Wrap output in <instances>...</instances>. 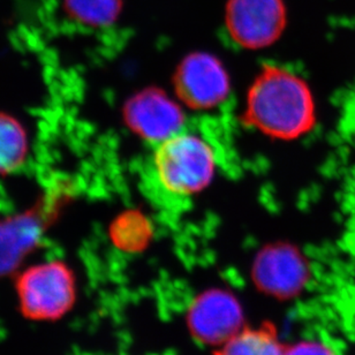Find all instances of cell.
<instances>
[{
  "instance_id": "9c48e42d",
  "label": "cell",
  "mask_w": 355,
  "mask_h": 355,
  "mask_svg": "<svg viewBox=\"0 0 355 355\" xmlns=\"http://www.w3.org/2000/svg\"><path fill=\"white\" fill-rule=\"evenodd\" d=\"M255 277L264 290L277 295H290L304 284L306 266L294 250L275 247L261 254Z\"/></svg>"
},
{
  "instance_id": "ba28073f",
  "label": "cell",
  "mask_w": 355,
  "mask_h": 355,
  "mask_svg": "<svg viewBox=\"0 0 355 355\" xmlns=\"http://www.w3.org/2000/svg\"><path fill=\"white\" fill-rule=\"evenodd\" d=\"M241 320V309L234 297L220 291L198 297L189 311L191 330L209 344H225L239 332Z\"/></svg>"
},
{
  "instance_id": "8fae6325",
  "label": "cell",
  "mask_w": 355,
  "mask_h": 355,
  "mask_svg": "<svg viewBox=\"0 0 355 355\" xmlns=\"http://www.w3.org/2000/svg\"><path fill=\"white\" fill-rule=\"evenodd\" d=\"M65 10L83 27L102 29L114 24L121 12V0H65Z\"/></svg>"
},
{
  "instance_id": "8992f818",
  "label": "cell",
  "mask_w": 355,
  "mask_h": 355,
  "mask_svg": "<svg viewBox=\"0 0 355 355\" xmlns=\"http://www.w3.org/2000/svg\"><path fill=\"white\" fill-rule=\"evenodd\" d=\"M178 95L195 109H210L229 92L225 69L214 57L195 55L181 62L175 76Z\"/></svg>"
},
{
  "instance_id": "30bf717a",
  "label": "cell",
  "mask_w": 355,
  "mask_h": 355,
  "mask_svg": "<svg viewBox=\"0 0 355 355\" xmlns=\"http://www.w3.org/2000/svg\"><path fill=\"white\" fill-rule=\"evenodd\" d=\"M31 154V139L17 116L0 111V177L20 172Z\"/></svg>"
},
{
  "instance_id": "7a4b0ae2",
  "label": "cell",
  "mask_w": 355,
  "mask_h": 355,
  "mask_svg": "<svg viewBox=\"0 0 355 355\" xmlns=\"http://www.w3.org/2000/svg\"><path fill=\"white\" fill-rule=\"evenodd\" d=\"M247 116L257 130L277 139H295L316 121L314 98L307 85L280 67L264 69L247 98Z\"/></svg>"
},
{
  "instance_id": "6da1fadb",
  "label": "cell",
  "mask_w": 355,
  "mask_h": 355,
  "mask_svg": "<svg viewBox=\"0 0 355 355\" xmlns=\"http://www.w3.org/2000/svg\"><path fill=\"white\" fill-rule=\"evenodd\" d=\"M217 150L202 134L186 128L155 144L147 184L158 205L181 207L205 189L215 175Z\"/></svg>"
},
{
  "instance_id": "3957f363",
  "label": "cell",
  "mask_w": 355,
  "mask_h": 355,
  "mask_svg": "<svg viewBox=\"0 0 355 355\" xmlns=\"http://www.w3.org/2000/svg\"><path fill=\"white\" fill-rule=\"evenodd\" d=\"M21 316L34 323H55L72 313L78 301V276L60 259L24 266L13 277Z\"/></svg>"
},
{
  "instance_id": "277c9868",
  "label": "cell",
  "mask_w": 355,
  "mask_h": 355,
  "mask_svg": "<svg viewBox=\"0 0 355 355\" xmlns=\"http://www.w3.org/2000/svg\"><path fill=\"white\" fill-rule=\"evenodd\" d=\"M50 201L0 218V279L13 278L41 246L58 210Z\"/></svg>"
},
{
  "instance_id": "5b68a950",
  "label": "cell",
  "mask_w": 355,
  "mask_h": 355,
  "mask_svg": "<svg viewBox=\"0 0 355 355\" xmlns=\"http://www.w3.org/2000/svg\"><path fill=\"white\" fill-rule=\"evenodd\" d=\"M286 22L282 0H230L225 24L243 48H266L279 37Z\"/></svg>"
},
{
  "instance_id": "7c38bea8",
  "label": "cell",
  "mask_w": 355,
  "mask_h": 355,
  "mask_svg": "<svg viewBox=\"0 0 355 355\" xmlns=\"http://www.w3.org/2000/svg\"><path fill=\"white\" fill-rule=\"evenodd\" d=\"M276 336L268 330L238 332L227 340L220 355H285Z\"/></svg>"
},
{
  "instance_id": "52a82bcc",
  "label": "cell",
  "mask_w": 355,
  "mask_h": 355,
  "mask_svg": "<svg viewBox=\"0 0 355 355\" xmlns=\"http://www.w3.org/2000/svg\"><path fill=\"white\" fill-rule=\"evenodd\" d=\"M123 119L134 133L157 144L184 130V116L175 103L158 92L134 96L123 109Z\"/></svg>"
},
{
  "instance_id": "4fadbf2b",
  "label": "cell",
  "mask_w": 355,
  "mask_h": 355,
  "mask_svg": "<svg viewBox=\"0 0 355 355\" xmlns=\"http://www.w3.org/2000/svg\"><path fill=\"white\" fill-rule=\"evenodd\" d=\"M285 355H337V353L325 343L306 340L292 346Z\"/></svg>"
}]
</instances>
